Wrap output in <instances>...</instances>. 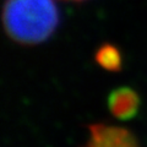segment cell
<instances>
[{
	"label": "cell",
	"mask_w": 147,
	"mask_h": 147,
	"mask_svg": "<svg viewBox=\"0 0 147 147\" xmlns=\"http://www.w3.org/2000/svg\"><path fill=\"white\" fill-rule=\"evenodd\" d=\"M3 27L7 37L22 45H36L52 37L59 25L54 0H6Z\"/></svg>",
	"instance_id": "6da1fadb"
},
{
	"label": "cell",
	"mask_w": 147,
	"mask_h": 147,
	"mask_svg": "<svg viewBox=\"0 0 147 147\" xmlns=\"http://www.w3.org/2000/svg\"><path fill=\"white\" fill-rule=\"evenodd\" d=\"M88 131L85 147H140L135 135L124 127L93 124L88 126Z\"/></svg>",
	"instance_id": "7a4b0ae2"
},
{
	"label": "cell",
	"mask_w": 147,
	"mask_h": 147,
	"mask_svg": "<svg viewBox=\"0 0 147 147\" xmlns=\"http://www.w3.org/2000/svg\"><path fill=\"white\" fill-rule=\"evenodd\" d=\"M67 1H75V3H80V1H85V0H67Z\"/></svg>",
	"instance_id": "5b68a950"
},
{
	"label": "cell",
	"mask_w": 147,
	"mask_h": 147,
	"mask_svg": "<svg viewBox=\"0 0 147 147\" xmlns=\"http://www.w3.org/2000/svg\"><path fill=\"white\" fill-rule=\"evenodd\" d=\"M140 107V97L130 87H119L108 96V108L110 113L120 120H130Z\"/></svg>",
	"instance_id": "3957f363"
},
{
	"label": "cell",
	"mask_w": 147,
	"mask_h": 147,
	"mask_svg": "<svg viewBox=\"0 0 147 147\" xmlns=\"http://www.w3.org/2000/svg\"><path fill=\"white\" fill-rule=\"evenodd\" d=\"M94 60L102 69L112 72L120 71L123 66V57L120 50L110 43H104L97 48Z\"/></svg>",
	"instance_id": "277c9868"
}]
</instances>
